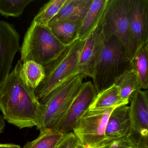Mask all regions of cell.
Listing matches in <instances>:
<instances>
[{
  "label": "cell",
  "mask_w": 148,
  "mask_h": 148,
  "mask_svg": "<svg viewBox=\"0 0 148 148\" xmlns=\"http://www.w3.org/2000/svg\"><path fill=\"white\" fill-rule=\"evenodd\" d=\"M19 60L0 87V109L3 119L20 129L36 126L40 130L42 106L34 90L27 85L21 73Z\"/></svg>",
  "instance_id": "6da1fadb"
},
{
  "label": "cell",
  "mask_w": 148,
  "mask_h": 148,
  "mask_svg": "<svg viewBox=\"0 0 148 148\" xmlns=\"http://www.w3.org/2000/svg\"><path fill=\"white\" fill-rule=\"evenodd\" d=\"M133 69L126 50L118 38L112 35L105 40L92 77L97 94L113 86L122 76Z\"/></svg>",
  "instance_id": "7a4b0ae2"
},
{
  "label": "cell",
  "mask_w": 148,
  "mask_h": 148,
  "mask_svg": "<svg viewBox=\"0 0 148 148\" xmlns=\"http://www.w3.org/2000/svg\"><path fill=\"white\" fill-rule=\"evenodd\" d=\"M48 27L32 22L25 34L21 47L22 62L32 61L45 67L66 48Z\"/></svg>",
  "instance_id": "3957f363"
},
{
  "label": "cell",
  "mask_w": 148,
  "mask_h": 148,
  "mask_svg": "<svg viewBox=\"0 0 148 148\" xmlns=\"http://www.w3.org/2000/svg\"><path fill=\"white\" fill-rule=\"evenodd\" d=\"M85 77L80 74L72 76L40 101L42 116L40 131L55 129L79 93Z\"/></svg>",
  "instance_id": "277c9868"
},
{
  "label": "cell",
  "mask_w": 148,
  "mask_h": 148,
  "mask_svg": "<svg viewBox=\"0 0 148 148\" xmlns=\"http://www.w3.org/2000/svg\"><path fill=\"white\" fill-rule=\"evenodd\" d=\"M85 41L77 39L66 47L52 62L44 67L46 76L34 90L39 101L72 76L77 74L79 56Z\"/></svg>",
  "instance_id": "5b68a950"
},
{
  "label": "cell",
  "mask_w": 148,
  "mask_h": 148,
  "mask_svg": "<svg viewBox=\"0 0 148 148\" xmlns=\"http://www.w3.org/2000/svg\"><path fill=\"white\" fill-rule=\"evenodd\" d=\"M130 2V0H108L101 26L104 39L112 35L116 36L131 61L139 47L130 30L128 19Z\"/></svg>",
  "instance_id": "8992f818"
},
{
  "label": "cell",
  "mask_w": 148,
  "mask_h": 148,
  "mask_svg": "<svg viewBox=\"0 0 148 148\" xmlns=\"http://www.w3.org/2000/svg\"><path fill=\"white\" fill-rule=\"evenodd\" d=\"M116 107L89 109L79 119L73 133L84 148H98L106 140L105 131L109 118Z\"/></svg>",
  "instance_id": "52a82bcc"
},
{
  "label": "cell",
  "mask_w": 148,
  "mask_h": 148,
  "mask_svg": "<svg viewBox=\"0 0 148 148\" xmlns=\"http://www.w3.org/2000/svg\"><path fill=\"white\" fill-rule=\"evenodd\" d=\"M130 128L126 137L133 148H148V99L139 90L130 102Z\"/></svg>",
  "instance_id": "ba28073f"
},
{
  "label": "cell",
  "mask_w": 148,
  "mask_h": 148,
  "mask_svg": "<svg viewBox=\"0 0 148 148\" xmlns=\"http://www.w3.org/2000/svg\"><path fill=\"white\" fill-rule=\"evenodd\" d=\"M97 94L91 82L83 83L69 109L54 130L65 135L72 132L79 119L89 109Z\"/></svg>",
  "instance_id": "9c48e42d"
},
{
  "label": "cell",
  "mask_w": 148,
  "mask_h": 148,
  "mask_svg": "<svg viewBox=\"0 0 148 148\" xmlns=\"http://www.w3.org/2000/svg\"><path fill=\"white\" fill-rule=\"evenodd\" d=\"M20 39L13 25L0 20V87L10 74L15 55L21 50Z\"/></svg>",
  "instance_id": "30bf717a"
},
{
  "label": "cell",
  "mask_w": 148,
  "mask_h": 148,
  "mask_svg": "<svg viewBox=\"0 0 148 148\" xmlns=\"http://www.w3.org/2000/svg\"><path fill=\"white\" fill-rule=\"evenodd\" d=\"M104 36L101 24L85 40L79 56L77 74L92 78L94 70L104 45Z\"/></svg>",
  "instance_id": "8fae6325"
},
{
  "label": "cell",
  "mask_w": 148,
  "mask_h": 148,
  "mask_svg": "<svg viewBox=\"0 0 148 148\" xmlns=\"http://www.w3.org/2000/svg\"><path fill=\"white\" fill-rule=\"evenodd\" d=\"M128 19L132 35L140 49L148 40V0H130Z\"/></svg>",
  "instance_id": "7c38bea8"
},
{
  "label": "cell",
  "mask_w": 148,
  "mask_h": 148,
  "mask_svg": "<svg viewBox=\"0 0 148 148\" xmlns=\"http://www.w3.org/2000/svg\"><path fill=\"white\" fill-rule=\"evenodd\" d=\"M130 128L129 105L119 106L114 109L109 118L105 131V140L126 138Z\"/></svg>",
  "instance_id": "4fadbf2b"
},
{
  "label": "cell",
  "mask_w": 148,
  "mask_h": 148,
  "mask_svg": "<svg viewBox=\"0 0 148 148\" xmlns=\"http://www.w3.org/2000/svg\"><path fill=\"white\" fill-rule=\"evenodd\" d=\"M93 0H66L58 14L50 21L48 27L61 21H69L81 24Z\"/></svg>",
  "instance_id": "5bb4252c"
},
{
  "label": "cell",
  "mask_w": 148,
  "mask_h": 148,
  "mask_svg": "<svg viewBox=\"0 0 148 148\" xmlns=\"http://www.w3.org/2000/svg\"><path fill=\"white\" fill-rule=\"evenodd\" d=\"M108 0H93L90 8L81 23L78 39L86 40L101 22Z\"/></svg>",
  "instance_id": "9a60e30c"
},
{
  "label": "cell",
  "mask_w": 148,
  "mask_h": 148,
  "mask_svg": "<svg viewBox=\"0 0 148 148\" xmlns=\"http://www.w3.org/2000/svg\"><path fill=\"white\" fill-rule=\"evenodd\" d=\"M129 102L121 96L120 89L115 84L97 94L89 109L97 110L128 105Z\"/></svg>",
  "instance_id": "2e32d148"
},
{
  "label": "cell",
  "mask_w": 148,
  "mask_h": 148,
  "mask_svg": "<svg viewBox=\"0 0 148 148\" xmlns=\"http://www.w3.org/2000/svg\"><path fill=\"white\" fill-rule=\"evenodd\" d=\"M80 25L71 21H61L49 28L59 41L67 47L78 39Z\"/></svg>",
  "instance_id": "e0dca14e"
},
{
  "label": "cell",
  "mask_w": 148,
  "mask_h": 148,
  "mask_svg": "<svg viewBox=\"0 0 148 148\" xmlns=\"http://www.w3.org/2000/svg\"><path fill=\"white\" fill-rule=\"evenodd\" d=\"M115 84L120 89L122 98L129 102L137 91L142 89L138 74L133 69L122 76Z\"/></svg>",
  "instance_id": "ac0fdd59"
},
{
  "label": "cell",
  "mask_w": 148,
  "mask_h": 148,
  "mask_svg": "<svg viewBox=\"0 0 148 148\" xmlns=\"http://www.w3.org/2000/svg\"><path fill=\"white\" fill-rule=\"evenodd\" d=\"M21 73L27 85L34 90L46 76L43 66L32 61L23 63Z\"/></svg>",
  "instance_id": "d6986e66"
},
{
  "label": "cell",
  "mask_w": 148,
  "mask_h": 148,
  "mask_svg": "<svg viewBox=\"0 0 148 148\" xmlns=\"http://www.w3.org/2000/svg\"><path fill=\"white\" fill-rule=\"evenodd\" d=\"M66 135L51 129L40 131L36 140L27 142L22 148H57Z\"/></svg>",
  "instance_id": "ffe728a7"
},
{
  "label": "cell",
  "mask_w": 148,
  "mask_h": 148,
  "mask_svg": "<svg viewBox=\"0 0 148 148\" xmlns=\"http://www.w3.org/2000/svg\"><path fill=\"white\" fill-rule=\"evenodd\" d=\"M133 70L138 74L142 89H148V48L141 47L131 61Z\"/></svg>",
  "instance_id": "44dd1931"
},
{
  "label": "cell",
  "mask_w": 148,
  "mask_h": 148,
  "mask_svg": "<svg viewBox=\"0 0 148 148\" xmlns=\"http://www.w3.org/2000/svg\"><path fill=\"white\" fill-rule=\"evenodd\" d=\"M66 0H51L45 3L35 17L33 22L48 27L50 21L58 14Z\"/></svg>",
  "instance_id": "7402d4cb"
},
{
  "label": "cell",
  "mask_w": 148,
  "mask_h": 148,
  "mask_svg": "<svg viewBox=\"0 0 148 148\" xmlns=\"http://www.w3.org/2000/svg\"><path fill=\"white\" fill-rule=\"evenodd\" d=\"M33 0L0 1V14L3 16L18 17Z\"/></svg>",
  "instance_id": "603a6c76"
},
{
  "label": "cell",
  "mask_w": 148,
  "mask_h": 148,
  "mask_svg": "<svg viewBox=\"0 0 148 148\" xmlns=\"http://www.w3.org/2000/svg\"><path fill=\"white\" fill-rule=\"evenodd\" d=\"M98 148H133L126 138L112 140H105Z\"/></svg>",
  "instance_id": "cb8c5ba5"
},
{
  "label": "cell",
  "mask_w": 148,
  "mask_h": 148,
  "mask_svg": "<svg viewBox=\"0 0 148 148\" xmlns=\"http://www.w3.org/2000/svg\"><path fill=\"white\" fill-rule=\"evenodd\" d=\"M80 141L73 132L66 134L57 148H75Z\"/></svg>",
  "instance_id": "d4e9b609"
},
{
  "label": "cell",
  "mask_w": 148,
  "mask_h": 148,
  "mask_svg": "<svg viewBox=\"0 0 148 148\" xmlns=\"http://www.w3.org/2000/svg\"><path fill=\"white\" fill-rule=\"evenodd\" d=\"M0 148H21V147L15 144H0Z\"/></svg>",
  "instance_id": "484cf974"
},
{
  "label": "cell",
  "mask_w": 148,
  "mask_h": 148,
  "mask_svg": "<svg viewBox=\"0 0 148 148\" xmlns=\"http://www.w3.org/2000/svg\"><path fill=\"white\" fill-rule=\"evenodd\" d=\"M5 126L4 119L2 116L0 115V134L3 132Z\"/></svg>",
  "instance_id": "4316f807"
},
{
  "label": "cell",
  "mask_w": 148,
  "mask_h": 148,
  "mask_svg": "<svg viewBox=\"0 0 148 148\" xmlns=\"http://www.w3.org/2000/svg\"><path fill=\"white\" fill-rule=\"evenodd\" d=\"M75 148H84V147L80 143L77 145V146Z\"/></svg>",
  "instance_id": "83f0119b"
},
{
  "label": "cell",
  "mask_w": 148,
  "mask_h": 148,
  "mask_svg": "<svg viewBox=\"0 0 148 148\" xmlns=\"http://www.w3.org/2000/svg\"><path fill=\"white\" fill-rule=\"evenodd\" d=\"M145 92H146V94H147V98L148 99V89H147V90H145Z\"/></svg>",
  "instance_id": "f1b7e54d"
},
{
  "label": "cell",
  "mask_w": 148,
  "mask_h": 148,
  "mask_svg": "<svg viewBox=\"0 0 148 148\" xmlns=\"http://www.w3.org/2000/svg\"><path fill=\"white\" fill-rule=\"evenodd\" d=\"M146 46H147V47L148 48V40L147 42V43H146Z\"/></svg>",
  "instance_id": "f546056e"
}]
</instances>
